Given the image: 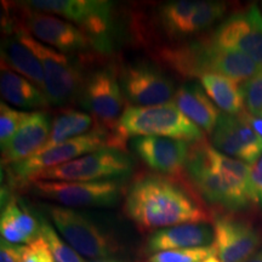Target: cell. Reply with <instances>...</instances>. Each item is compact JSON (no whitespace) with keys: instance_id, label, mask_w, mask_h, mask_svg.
Here are the masks:
<instances>
[{"instance_id":"cell-1","label":"cell","mask_w":262,"mask_h":262,"mask_svg":"<svg viewBox=\"0 0 262 262\" xmlns=\"http://www.w3.org/2000/svg\"><path fill=\"white\" fill-rule=\"evenodd\" d=\"M124 210L143 231L210 220L208 210L185 188L155 175L142 176L131 185Z\"/></svg>"},{"instance_id":"cell-2","label":"cell","mask_w":262,"mask_h":262,"mask_svg":"<svg viewBox=\"0 0 262 262\" xmlns=\"http://www.w3.org/2000/svg\"><path fill=\"white\" fill-rule=\"evenodd\" d=\"M186 168L199 193L212 204L239 210L257 203L250 166L203 141L191 148Z\"/></svg>"},{"instance_id":"cell-3","label":"cell","mask_w":262,"mask_h":262,"mask_svg":"<svg viewBox=\"0 0 262 262\" xmlns=\"http://www.w3.org/2000/svg\"><path fill=\"white\" fill-rule=\"evenodd\" d=\"M134 136H158L195 143L204 139L201 127L192 123L175 103L126 107L114 133L113 146L122 149L125 140Z\"/></svg>"},{"instance_id":"cell-4","label":"cell","mask_w":262,"mask_h":262,"mask_svg":"<svg viewBox=\"0 0 262 262\" xmlns=\"http://www.w3.org/2000/svg\"><path fill=\"white\" fill-rule=\"evenodd\" d=\"M133 169L130 157L122 149L104 147L72 162L61 164L37 173L31 180L35 181L94 182L107 181L127 175Z\"/></svg>"},{"instance_id":"cell-5","label":"cell","mask_w":262,"mask_h":262,"mask_svg":"<svg viewBox=\"0 0 262 262\" xmlns=\"http://www.w3.org/2000/svg\"><path fill=\"white\" fill-rule=\"evenodd\" d=\"M15 37L40 61L45 75V94L54 106H63L83 88V79L78 66L66 55L37 40L31 33L19 26Z\"/></svg>"},{"instance_id":"cell-6","label":"cell","mask_w":262,"mask_h":262,"mask_svg":"<svg viewBox=\"0 0 262 262\" xmlns=\"http://www.w3.org/2000/svg\"><path fill=\"white\" fill-rule=\"evenodd\" d=\"M57 231L81 256L100 260L119 250L117 242L80 212L63 206H48Z\"/></svg>"},{"instance_id":"cell-7","label":"cell","mask_w":262,"mask_h":262,"mask_svg":"<svg viewBox=\"0 0 262 262\" xmlns=\"http://www.w3.org/2000/svg\"><path fill=\"white\" fill-rule=\"evenodd\" d=\"M104 147H112L111 136H108L107 131L97 127L85 135L74 137L48 150L37 152L22 162L12 164L10 166V173L15 182L24 185L26 182H31L37 173L44 170L72 162Z\"/></svg>"},{"instance_id":"cell-8","label":"cell","mask_w":262,"mask_h":262,"mask_svg":"<svg viewBox=\"0 0 262 262\" xmlns=\"http://www.w3.org/2000/svg\"><path fill=\"white\" fill-rule=\"evenodd\" d=\"M35 194L68 208H101L116 204L120 195L118 181L66 182L35 181L31 183Z\"/></svg>"},{"instance_id":"cell-9","label":"cell","mask_w":262,"mask_h":262,"mask_svg":"<svg viewBox=\"0 0 262 262\" xmlns=\"http://www.w3.org/2000/svg\"><path fill=\"white\" fill-rule=\"evenodd\" d=\"M81 104L93 113L97 127L116 133L123 114L124 100L113 67L98 70L85 79L81 88Z\"/></svg>"},{"instance_id":"cell-10","label":"cell","mask_w":262,"mask_h":262,"mask_svg":"<svg viewBox=\"0 0 262 262\" xmlns=\"http://www.w3.org/2000/svg\"><path fill=\"white\" fill-rule=\"evenodd\" d=\"M211 44L225 50L243 52L262 66V15L256 5L231 15L219 26Z\"/></svg>"},{"instance_id":"cell-11","label":"cell","mask_w":262,"mask_h":262,"mask_svg":"<svg viewBox=\"0 0 262 262\" xmlns=\"http://www.w3.org/2000/svg\"><path fill=\"white\" fill-rule=\"evenodd\" d=\"M120 79L127 100L139 107L168 103L176 93L172 81L158 68L148 63L129 66L124 70Z\"/></svg>"},{"instance_id":"cell-12","label":"cell","mask_w":262,"mask_h":262,"mask_svg":"<svg viewBox=\"0 0 262 262\" xmlns=\"http://www.w3.org/2000/svg\"><path fill=\"white\" fill-rule=\"evenodd\" d=\"M214 148L245 164L262 157V137L241 116L221 114L212 133Z\"/></svg>"},{"instance_id":"cell-13","label":"cell","mask_w":262,"mask_h":262,"mask_svg":"<svg viewBox=\"0 0 262 262\" xmlns=\"http://www.w3.org/2000/svg\"><path fill=\"white\" fill-rule=\"evenodd\" d=\"M31 10L55 14L75 22L86 34L102 35L111 19V3L101 0H34L25 3Z\"/></svg>"},{"instance_id":"cell-14","label":"cell","mask_w":262,"mask_h":262,"mask_svg":"<svg viewBox=\"0 0 262 262\" xmlns=\"http://www.w3.org/2000/svg\"><path fill=\"white\" fill-rule=\"evenodd\" d=\"M261 237L248 222L222 216L214 221V247L221 262H247L256 254Z\"/></svg>"},{"instance_id":"cell-15","label":"cell","mask_w":262,"mask_h":262,"mask_svg":"<svg viewBox=\"0 0 262 262\" xmlns=\"http://www.w3.org/2000/svg\"><path fill=\"white\" fill-rule=\"evenodd\" d=\"M25 8L27 12L22 27L35 39L63 52L83 51L90 48L89 35L70 22L44 12H33L27 6Z\"/></svg>"},{"instance_id":"cell-16","label":"cell","mask_w":262,"mask_h":262,"mask_svg":"<svg viewBox=\"0 0 262 262\" xmlns=\"http://www.w3.org/2000/svg\"><path fill=\"white\" fill-rule=\"evenodd\" d=\"M136 155L155 171L176 175L187 165L191 147L185 141L158 136L136 137L131 140Z\"/></svg>"},{"instance_id":"cell-17","label":"cell","mask_w":262,"mask_h":262,"mask_svg":"<svg viewBox=\"0 0 262 262\" xmlns=\"http://www.w3.org/2000/svg\"><path fill=\"white\" fill-rule=\"evenodd\" d=\"M50 122L41 112L27 113L15 136L2 147L3 164H16L34 156L50 136Z\"/></svg>"},{"instance_id":"cell-18","label":"cell","mask_w":262,"mask_h":262,"mask_svg":"<svg viewBox=\"0 0 262 262\" xmlns=\"http://www.w3.org/2000/svg\"><path fill=\"white\" fill-rule=\"evenodd\" d=\"M261 67L262 66L257 64L253 58L243 52L216 48L211 44V41L203 44L201 60L202 75L205 73L220 74L235 83H239V81L251 79L261 70Z\"/></svg>"},{"instance_id":"cell-19","label":"cell","mask_w":262,"mask_h":262,"mask_svg":"<svg viewBox=\"0 0 262 262\" xmlns=\"http://www.w3.org/2000/svg\"><path fill=\"white\" fill-rule=\"evenodd\" d=\"M214 229L205 224H186L163 228L148 237L146 250L160 253L179 249L204 248L212 244Z\"/></svg>"},{"instance_id":"cell-20","label":"cell","mask_w":262,"mask_h":262,"mask_svg":"<svg viewBox=\"0 0 262 262\" xmlns=\"http://www.w3.org/2000/svg\"><path fill=\"white\" fill-rule=\"evenodd\" d=\"M173 103L196 126L209 134L214 133L221 114L198 84L187 83L180 86L173 96Z\"/></svg>"},{"instance_id":"cell-21","label":"cell","mask_w":262,"mask_h":262,"mask_svg":"<svg viewBox=\"0 0 262 262\" xmlns=\"http://www.w3.org/2000/svg\"><path fill=\"white\" fill-rule=\"evenodd\" d=\"M0 91L6 102L21 108H44L50 102L47 94L2 62Z\"/></svg>"},{"instance_id":"cell-22","label":"cell","mask_w":262,"mask_h":262,"mask_svg":"<svg viewBox=\"0 0 262 262\" xmlns=\"http://www.w3.org/2000/svg\"><path fill=\"white\" fill-rule=\"evenodd\" d=\"M0 232L3 239L9 243L31 244L40 237V224L27 210L21 208L15 199H11L2 212Z\"/></svg>"},{"instance_id":"cell-23","label":"cell","mask_w":262,"mask_h":262,"mask_svg":"<svg viewBox=\"0 0 262 262\" xmlns=\"http://www.w3.org/2000/svg\"><path fill=\"white\" fill-rule=\"evenodd\" d=\"M3 63L10 70L19 73L22 77L45 91V75L40 61L17 38L8 39L3 44Z\"/></svg>"},{"instance_id":"cell-24","label":"cell","mask_w":262,"mask_h":262,"mask_svg":"<svg viewBox=\"0 0 262 262\" xmlns=\"http://www.w3.org/2000/svg\"><path fill=\"white\" fill-rule=\"evenodd\" d=\"M201 84L206 95L226 114L241 116L244 112L243 94L235 81L220 74L205 73L201 77Z\"/></svg>"},{"instance_id":"cell-25","label":"cell","mask_w":262,"mask_h":262,"mask_svg":"<svg viewBox=\"0 0 262 262\" xmlns=\"http://www.w3.org/2000/svg\"><path fill=\"white\" fill-rule=\"evenodd\" d=\"M93 125L94 119L89 114L73 110L63 111L55 118L49 140L39 152L56 147L74 137L85 135Z\"/></svg>"},{"instance_id":"cell-26","label":"cell","mask_w":262,"mask_h":262,"mask_svg":"<svg viewBox=\"0 0 262 262\" xmlns=\"http://www.w3.org/2000/svg\"><path fill=\"white\" fill-rule=\"evenodd\" d=\"M201 2H192V0H179V2H170L163 5L160 9V19L164 28L170 34H186V27L189 18L194 14Z\"/></svg>"},{"instance_id":"cell-27","label":"cell","mask_w":262,"mask_h":262,"mask_svg":"<svg viewBox=\"0 0 262 262\" xmlns=\"http://www.w3.org/2000/svg\"><path fill=\"white\" fill-rule=\"evenodd\" d=\"M226 4L219 2H201L198 8L189 18L186 34L202 32L209 28L212 24H215L219 18L226 12Z\"/></svg>"},{"instance_id":"cell-28","label":"cell","mask_w":262,"mask_h":262,"mask_svg":"<svg viewBox=\"0 0 262 262\" xmlns=\"http://www.w3.org/2000/svg\"><path fill=\"white\" fill-rule=\"evenodd\" d=\"M40 235L48 243L56 262H86L70 244L62 241L57 232L45 220L40 222Z\"/></svg>"},{"instance_id":"cell-29","label":"cell","mask_w":262,"mask_h":262,"mask_svg":"<svg viewBox=\"0 0 262 262\" xmlns=\"http://www.w3.org/2000/svg\"><path fill=\"white\" fill-rule=\"evenodd\" d=\"M215 255L216 249L214 244H211L204 248L160 251L147 258V262H204L206 258Z\"/></svg>"},{"instance_id":"cell-30","label":"cell","mask_w":262,"mask_h":262,"mask_svg":"<svg viewBox=\"0 0 262 262\" xmlns=\"http://www.w3.org/2000/svg\"><path fill=\"white\" fill-rule=\"evenodd\" d=\"M245 108L250 116L262 118V67L241 88Z\"/></svg>"},{"instance_id":"cell-31","label":"cell","mask_w":262,"mask_h":262,"mask_svg":"<svg viewBox=\"0 0 262 262\" xmlns=\"http://www.w3.org/2000/svg\"><path fill=\"white\" fill-rule=\"evenodd\" d=\"M27 113L19 112L3 102L0 104V143L4 147L9 142L25 120Z\"/></svg>"},{"instance_id":"cell-32","label":"cell","mask_w":262,"mask_h":262,"mask_svg":"<svg viewBox=\"0 0 262 262\" xmlns=\"http://www.w3.org/2000/svg\"><path fill=\"white\" fill-rule=\"evenodd\" d=\"M22 262H55L54 255L41 235L33 241L31 244L26 247L24 245Z\"/></svg>"},{"instance_id":"cell-33","label":"cell","mask_w":262,"mask_h":262,"mask_svg":"<svg viewBox=\"0 0 262 262\" xmlns=\"http://www.w3.org/2000/svg\"><path fill=\"white\" fill-rule=\"evenodd\" d=\"M24 245H15L2 239L0 244V262H22Z\"/></svg>"},{"instance_id":"cell-34","label":"cell","mask_w":262,"mask_h":262,"mask_svg":"<svg viewBox=\"0 0 262 262\" xmlns=\"http://www.w3.org/2000/svg\"><path fill=\"white\" fill-rule=\"evenodd\" d=\"M251 185L257 203L262 204V157L251 166Z\"/></svg>"},{"instance_id":"cell-35","label":"cell","mask_w":262,"mask_h":262,"mask_svg":"<svg viewBox=\"0 0 262 262\" xmlns=\"http://www.w3.org/2000/svg\"><path fill=\"white\" fill-rule=\"evenodd\" d=\"M241 117L262 137V118L250 116L248 112H243L241 114Z\"/></svg>"},{"instance_id":"cell-36","label":"cell","mask_w":262,"mask_h":262,"mask_svg":"<svg viewBox=\"0 0 262 262\" xmlns=\"http://www.w3.org/2000/svg\"><path fill=\"white\" fill-rule=\"evenodd\" d=\"M247 262H262V250L257 251L256 254H254Z\"/></svg>"},{"instance_id":"cell-37","label":"cell","mask_w":262,"mask_h":262,"mask_svg":"<svg viewBox=\"0 0 262 262\" xmlns=\"http://www.w3.org/2000/svg\"><path fill=\"white\" fill-rule=\"evenodd\" d=\"M90 262H120V261L113 260V258H100V260H93Z\"/></svg>"},{"instance_id":"cell-38","label":"cell","mask_w":262,"mask_h":262,"mask_svg":"<svg viewBox=\"0 0 262 262\" xmlns=\"http://www.w3.org/2000/svg\"><path fill=\"white\" fill-rule=\"evenodd\" d=\"M204 262H221V261L219 260V258H216L215 256H212V257H209V258H206V260H205Z\"/></svg>"}]
</instances>
